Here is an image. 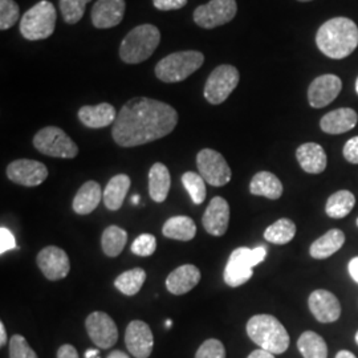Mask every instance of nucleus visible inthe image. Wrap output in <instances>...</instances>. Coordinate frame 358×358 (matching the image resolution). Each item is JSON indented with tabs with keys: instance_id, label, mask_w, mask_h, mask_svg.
I'll return each instance as SVG.
<instances>
[{
	"instance_id": "53",
	"label": "nucleus",
	"mask_w": 358,
	"mask_h": 358,
	"mask_svg": "<svg viewBox=\"0 0 358 358\" xmlns=\"http://www.w3.org/2000/svg\"><path fill=\"white\" fill-rule=\"evenodd\" d=\"M355 88H356V92H357V94H358V77H357V80H356V87H355Z\"/></svg>"
},
{
	"instance_id": "26",
	"label": "nucleus",
	"mask_w": 358,
	"mask_h": 358,
	"mask_svg": "<svg viewBox=\"0 0 358 358\" xmlns=\"http://www.w3.org/2000/svg\"><path fill=\"white\" fill-rule=\"evenodd\" d=\"M171 186L170 171L164 164H154L149 171V194L150 198L157 203L166 201Z\"/></svg>"
},
{
	"instance_id": "54",
	"label": "nucleus",
	"mask_w": 358,
	"mask_h": 358,
	"mask_svg": "<svg viewBox=\"0 0 358 358\" xmlns=\"http://www.w3.org/2000/svg\"><path fill=\"white\" fill-rule=\"evenodd\" d=\"M356 343H357V345H358V331H357V333H356Z\"/></svg>"
},
{
	"instance_id": "48",
	"label": "nucleus",
	"mask_w": 358,
	"mask_h": 358,
	"mask_svg": "<svg viewBox=\"0 0 358 358\" xmlns=\"http://www.w3.org/2000/svg\"><path fill=\"white\" fill-rule=\"evenodd\" d=\"M336 358H357L352 352H349V350H340L337 355H336Z\"/></svg>"
},
{
	"instance_id": "31",
	"label": "nucleus",
	"mask_w": 358,
	"mask_h": 358,
	"mask_svg": "<svg viewBox=\"0 0 358 358\" xmlns=\"http://www.w3.org/2000/svg\"><path fill=\"white\" fill-rule=\"evenodd\" d=\"M297 348L304 358H328V346L320 334L307 331L297 340Z\"/></svg>"
},
{
	"instance_id": "30",
	"label": "nucleus",
	"mask_w": 358,
	"mask_h": 358,
	"mask_svg": "<svg viewBox=\"0 0 358 358\" xmlns=\"http://www.w3.org/2000/svg\"><path fill=\"white\" fill-rule=\"evenodd\" d=\"M355 205H356L355 194L348 190H340L328 198L325 205V213L328 214V217L333 219H343L350 214Z\"/></svg>"
},
{
	"instance_id": "5",
	"label": "nucleus",
	"mask_w": 358,
	"mask_h": 358,
	"mask_svg": "<svg viewBox=\"0 0 358 358\" xmlns=\"http://www.w3.org/2000/svg\"><path fill=\"white\" fill-rule=\"evenodd\" d=\"M205 63V56L199 51H179L162 59L155 65V76L158 80L174 84L185 81L195 73Z\"/></svg>"
},
{
	"instance_id": "4",
	"label": "nucleus",
	"mask_w": 358,
	"mask_h": 358,
	"mask_svg": "<svg viewBox=\"0 0 358 358\" xmlns=\"http://www.w3.org/2000/svg\"><path fill=\"white\" fill-rule=\"evenodd\" d=\"M161 41V32L153 24L133 28L121 41L120 57L127 64H140L148 60Z\"/></svg>"
},
{
	"instance_id": "25",
	"label": "nucleus",
	"mask_w": 358,
	"mask_h": 358,
	"mask_svg": "<svg viewBox=\"0 0 358 358\" xmlns=\"http://www.w3.org/2000/svg\"><path fill=\"white\" fill-rule=\"evenodd\" d=\"M250 192L252 195L276 201L282 195V183L275 174L269 171H259L251 179Z\"/></svg>"
},
{
	"instance_id": "37",
	"label": "nucleus",
	"mask_w": 358,
	"mask_h": 358,
	"mask_svg": "<svg viewBox=\"0 0 358 358\" xmlns=\"http://www.w3.org/2000/svg\"><path fill=\"white\" fill-rule=\"evenodd\" d=\"M20 20V10L13 0H0V29L7 31Z\"/></svg>"
},
{
	"instance_id": "3",
	"label": "nucleus",
	"mask_w": 358,
	"mask_h": 358,
	"mask_svg": "<svg viewBox=\"0 0 358 358\" xmlns=\"http://www.w3.org/2000/svg\"><path fill=\"white\" fill-rule=\"evenodd\" d=\"M248 337L263 350L282 355L289 346V334L280 321L271 315H256L247 322Z\"/></svg>"
},
{
	"instance_id": "6",
	"label": "nucleus",
	"mask_w": 358,
	"mask_h": 358,
	"mask_svg": "<svg viewBox=\"0 0 358 358\" xmlns=\"http://www.w3.org/2000/svg\"><path fill=\"white\" fill-rule=\"evenodd\" d=\"M266 256L267 248L263 245L252 250L247 247L234 250L224 268V282L232 288L243 285L252 278V268L264 262Z\"/></svg>"
},
{
	"instance_id": "32",
	"label": "nucleus",
	"mask_w": 358,
	"mask_h": 358,
	"mask_svg": "<svg viewBox=\"0 0 358 358\" xmlns=\"http://www.w3.org/2000/svg\"><path fill=\"white\" fill-rule=\"evenodd\" d=\"M128 242V232L118 227V226H109L103 231L101 238L103 254L109 257H117L120 255Z\"/></svg>"
},
{
	"instance_id": "36",
	"label": "nucleus",
	"mask_w": 358,
	"mask_h": 358,
	"mask_svg": "<svg viewBox=\"0 0 358 358\" xmlns=\"http://www.w3.org/2000/svg\"><path fill=\"white\" fill-rule=\"evenodd\" d=\"M90 0H60V11L66 24H76L84 13Z\"/></svg>"
},
{
	"instance_id": "16",
	"label": "nucleus",
	"mask_w": 358,
	"mask_h": 358,
	"mask_svg": "<svg viewBox=\"0 0 358 358\" xmlns=\"http://www.w3.org/2000/svg\"><path fill=\"white\" fill-rule=\"evenodd\" d=\"M125 344L136 358H148L153 352L154 337L150 327L141 320H133L127 328Z\"/></svg>"
},
{
	"instance_id": "7",
	"label": "nucleus",
	"mask_w": 358,
	"mask_h": 358,
	"mask_svg": "<svg viewBox=\"0 0 358 358\" xmlns=\"http://www.w3.org/2000/svg\"><path fill=\"white\" fill-rule=\"evenodd\" d=\"M57 13L48 0H41L31 7L20 19V34L29 41H38L52 36L56 28Z\"/></svg>"
},
{
	"instance_id": "12",
	"label": "nucleus",
	"mask_w": 358,
	"mask_h": 358,
	"mask_svg": "<svg viewBox=\"0 0 358 358\" xmlns=\"http://www.w3.org/2000/svg\"><path fill=\"white\" fill-rule=\"evenodd\" d=\"M87 332L93 344L100 349H109L118 340V329L115 320L105 312H93L85 321Z\"/></svg>"
},
{
	"instance_id": "40",
	"label": "nucleus",
	"mask_w": 358,
	"mask_h": 358,
	"mask_svg": "<svg viewBox=\"0 0 358 358\" xmlns=\"http://www.w3.org/2000/svg\"><path fill=\"white\" fill-rule=\"evenodd\" d=\"M195 358H226V349L217 338H210L199 346Z\"/></svg>"
},
{
	"instance_id": "38",
	"label": "nucleus",
	"mask_w": 358,
	"mask_h": 358,
	"mask_svg": "<svg viewBox=\"0 0 358 358\" xmlns=\"http://www.w3.org/2000/svg\"><path fill=\"white\" fill-rule=\"evenodd\" d=\"M157 250V239L152 234H141L133 244H131V252L134 255L148 256L153 255Z\"/></svg>"
},
{
	"instance_id": "14",
	"label": "nucleus",
	"mask_w": 358,
	"mask_h": 358,
	"mask_svg": "<svg viewBox=\"0 0 358 358\" xmlns=\"http://www.w3.org/2000/svg\"><path fill=\"white\" fill-rule=\"evenodd\" d=\"M7 177L16 185L34 187L48 178V169L34 159H16L7 167Z\"/></svg>"
},
{
	"instance_id": "29",
	"label": "nucleus",
	"mask_w": 358,
	"mask_h": 358,
	"mask_svg": "<svg viewBox=\"0 0 358 358\" xmlns=\"http://www.w3.org/2000/svg\"><path fill=\"white\" fill-rule=\"evenodd\" d=\"M162 234L169 239L189 242L196 235V224L190 217L179 215L170 217L162 227Z\"/></svg>"
},
{
	"instance_id": "42",
	"label": "nucleus",
	"mask_w": 358,
	"mask_h": 358,
	"mask_svg": "<svg viewBox=\"0 0 358 358\" xmlns=\"http://www.w3.org/2000/svg\"><path fill=\"white\" fill-rule=\"evenodd\" d=\"M154 7L159 11H176L187 4V0H153Z\"/></svg>"
},
{
	"instance_id": "20",
	"label": "nucleus",
	"mask_w": 358,
	"mask_h": 358,
	"mask_svg": "<svg viewBox=\"0 0 358 358\" xmlns=\"http://www.w3.org/2000/svg\"><path fill=\"white\" fill-rule=\"evenodd\" d=\"M201 282V271L192 264H183L174 269L166 279V288L170 294H180L190 292Z\"/></svg>"
},
{
	"instance_id": "2",
	"label": "nucleus",
	"mask_w": 358,
	"mask_h": 358,
	"mask_svg": "<svg viewBox=\"0 0 358 358\" xmlns=\"http://www.w3.org/2000/svg\"><path fill=\"white\" fill-rule=\"evenodd\" d=\"M316 44L327 57L345 59L357 50V24L348 17H333L319 28Z\"/></svg>"
},
{
	"instance_id": "10",
	"label": "nucleus",
	"mask_w": 358,
	"mask_h": 358,
	"mask_svg": "<svg viewBox=\"0 0 358 358\" xmlns=\"http://www.w3.org/2000/svg\"><path fill=\"white\" fill-rule=\"evenodd\" d=\"M236 0H211L207 4L196 7L192 17L196 26L205 29H213L230 23L236 16Z\"/></svg>"
},
{
	"instance_id": "56",
	"label": "nucleus",
	"mask_w": 358,
	"mask_h": 358,
	"mask_svg": "<svg viewBox=\"0 0 358 358\" xmlns=\"http://www.w3.org/2000/svg\"><path fill=\"white\" fill-rule=\"evenodd\" d=\"M356 224H357V227H358V217H357V220H356Z\"/></svg>"
},
{
	"instance_id": "49",
	"label": "nucleus",
	"mask_w": 358,
	"mask_h": 358,
	"mask_svg": "<svg viewBox=\"0 0 358 358\" xmlns=\"http://www.w3.org/2000/svg\"><path fill=\"white\" fill-rule=\"evenodd\" d=\"M108 358H130L129 357L127 353H124V352H121V350H113Z\"/></svg>"
},
{
	"instance_id": "15",
	"label": "nucleus",
	"mask_w": 358,
	"mask_h": 358,
	"mask_svg": "<svg viewBox=\"0 0 358 358\" xmlns=\"http://www.w3.org/2000/svg\"><path fill=\"white\" fill-rule=\"evenodd\" d=\"M343 90V81L336 75L316 77L308 88V101L315 109L325 108L333 103Z\"/></svg>"
},
{
	"instance_id": "34",
	"label": "nucleus",
	"mask_w": 358,
	"mask_h": 358,
	"mask_svg": "<svg viewBox=\"0 0 358 358\" xmlns=\"http://www.w3.org/2000/svg\"><path fill=\"white\" fill-rule=\"evenodd\" d=\"M146 280L145 269L133 268L122 272L115 280V287L127 296H134L138 294Z\"/></svg>"
},
{
	"instance_id": "44",
	"label": "nucleus",
	"mask_w": 358,
	"mask_h": 358,
	"mask_svg": "<svg viewBox=\"0 0 358 358\" xmlns=\"http://www.w3.org/2000/svg\"><path fill=\"white\" fill-rule=\"evenodd\" d=\"M57 358H78L76 348L69 344L60 346L57 350Z\"/></svg>"
},
{
	"instance_id": "50",
	"label": "nucleus",
	"mask_w": 358,
	"mask_h": 358,
	"mask_svg": "<svg viewBox=\"0 0 358 358\" xmlns=\"http://www.w3.org/2000/svg\"><path fill=\"white\" fill-rule=\"evenodd\" d=\"M97 350H93V349H90V350H87V353H85V358H92L94 357V356H97Z\"/></svg>"
},
{
	"instance_id": "13",
	"label": "nucleus",
	"mask_w": 358,
	"mask_h": 358,
	"mask_svg": "<svg viewBox=\"0 0 358 358\" xmlns=\"http://www.w3.org/2000/svg\"><path fill=\"white\" fill-rule=\"evenodd\" d=\"M36 262L43 275L51 282L63 280L71 271L69 256L66 255L64 250L55 245H48L43 248L38 252Z\"/></svg>"
},
{
	"instance_id": "11",
	"label": "nucleus",
	"mask_w": 358,
	"mask_h": 358,
	"mask_svg": "<svg viewBox=\"0 0 358 358\" xmlns=\"http://www.w3.org/2000/svg\"><path fill=\"white\" fill-rule=\"evenodd\" d=\"M196 166L206 182L214 187H222L231 180L230 166L222 154L213 149H202L196 155Z\"/></svg>"
},
{
	"instance_id": "41",
	"label": "nucleus",
	"mask_w": 358,
	"mask_h": 358,
	"mask_svg": "<svg viewBox=\"0 0 358 358\" xmlns=\"http://www.w3.org/2000/svg\"><path fill=\"white\" fill-rule=\"evenodd\" d=\"M13 248H16V242H15L13 232L6 227H1L0 229V254L4 255L7 251H11Z\"/></svg>"
},
{
	"instance_id": "27",
	"label": "nucleus",
	"mask_w": 358,
	"mask_h": 358,
	"mask_svg": "<svg viewBox=\"0 0 358 358\" xmlns=\"http://www.w3.org/2000/svg\"><path fill=\"white\" fill-rule=\"evenodd\" d=\"M345 243V235L341 230L333 229L329 230L327 234H324L321 238H319L316 242H313L310 248H309V254L313 259H328L333 254H336L338 250H341V247Z\"/></svg>"
},
{
	"instance_id": "51",
	"label": "nucleus",
	"mask_w": 358,
	"mask_h": 358,
	"mask_svg": "<svg viewBox=\"0 0 358 358\" xmlns=\"http://www.w3.org/2000/svg\"><path fill=\"white\" fill-rule=\"evenodd\" d=\"M140 202V196L138 195H134L133 198H131V203H134V205H137Z\"/></svg>"
},
{
	"instance_id": "18",
	"label": "nucleus",
	"mask_w": 358,
	"mask_h": 358,
	"mask_svg": "<svg viewBox=\"0 0 358 358\" xmlns=\"http://www.w3.org/2000/svg\"><path fill=\"white\" fill-rule=\"evenodd\" d=\"M125 0H97L92 8V23L99 29L118 26L125 15Z\"/></svg>"
},
{
	"instance_id": "52",
	"label": "nucleus",
	"mask_w": 358,
	"mask_h": 358,
	"mask_svg": "<svg viewBox=\"0 0 358 358\" xmlns=\"http://www.w3.org/2000/svg\"><path fill=\"white\" fill-rule=\"evenodd\" d=\"M171 327V321L167 320L166 321V328H170Z\"/></svg>"
},
{
	"instance_id": "43",
	"label": "nucleus",
	"mask_w": 358,
	"mask_h": 358,
	"mask_svg": "<svg viewBox=\"0 0 358 358\" xmlns=\"http://www.w3.org/2000/svg\"><path fill=\"white\" fill-rule=\"evenodd\" d=\"M343 153L348 162L358 165V136L346 141Z\"/></svg>"
},
{
	"instance_id": "45",
	"label": "nucleus",
	"mask_w": 358,
	"mask_h": 358,
	"mask_svg": "<svg viewBox=\"0 0 358 358\" xmlns=\"http://www.w3.org/2000/svg\"><path fill=\"white\" fill-rule=\"evenodd\" d=\"M348 271H349V275L352 276V279L358 284V256L353 257V259L349 262Z\"/></svg>"
},
{
	"instance_id": "55",
	"label": "nucleus",
	"mask_w": 358,
	"mask_h": 358,
	"mask_svg": "<svg viewBox=\"0 0 358 358\" xmlns=\"http://www.w3.org/2000/svg\"><path fill=\"white\" fill-rule=\"evenodd\" d=\"M299 1H303V3H306V1H312V0H299Z\"/></svg>"
},
{
	"instance_id": "39",
	"label": "nucleus",
	"mask_w": 358,
	"mask_h": 358,
	"mask_svg": "<svg viewBox=\"0 0 358 358\" xmlns=\"http://www.w3.org/2000/svg\"><path fill=\"white\" fill-rule=\"evenodd\" d=\"M10 358H38V355L23 336L15 334L10 341Z\"/></svg>"
},
{
	"instance_id": "28",
	"label": "nucleus",
	"mask_w": 358,
	"mask_h": 358,
	"mask_svg": "<svg viewBox=\"0 0 358 358\" xmlns=\"http://www.w3.org/2000/svg\"><path fill=\"white\" fill-rule=\"evenodd\" d=\"M130 178L127 174H118L110 179L103 190V203L108 210L117 211L122 207L130 189Z\"/></svg>"
},
{
	"instance_id": "22",
	"label": "nucleus",
	"mask_w": 358,
	"mask_h": 358,
	"mask_svg": "<svg viewBox=\"0 0 358 358\" xmlns=\"http://www.w3.org/2000/svg\"><path fill=\"white\" fill-rule=\"evenodd\" d=\"M358 115L352 108H340L321 118L320 128L327 134H343L357 125Z\"/></svg>"
},
{
	"instance_id": "46",
	"label": "nucleus",
	"mask_w": 358,
	"mask_h": 358,
	"mask_svg": "<svg viewBox=\"0 0 358 358\" xmlns=\"http://www.w3.org/2000/svg\"><path fill=\"white\" fill-rule=\"evenodd\" d=\"M247 358H275V356H273L272 353L267 352V350L256 349V350H254Z\"/></svg>"
},
{
	"instance_id": "23",
	"label": "nucleus",
	"mask_w": 358,
	"mask_h": 358,
	"mask_svg": "<svg viewBox=\"0 0 358 358\" xmlns=\"http://www.w3.org/2000/svg\"><path fill=\"white\" fill-rule=\"evenodd\" d=\"M296 158L301 169L309 174H320L328 164V158L322 146L315 142L303 143L296 150Z\"/></svg>"
},
{
	"instance_id": "33",
	"label": "nucleus",
	"mask_w": 358,
	"mask_h": 358,
	"mask_svg": "<svg viewBox=\"0 0 358 358\" xmlns=\"http://www.w3.org/2000/svg\"><path fill=\"white\" fill-rule=\"evenodd\" d=\"M296 235V224L291 219L282 217L264 231V239L272 244L289 243Z\"/></svg>"
},
{
	"instance_id": "47",
	"label": "nucleus",
	"mask_w": 358,
	"mask_h": 358,
	"mask_svg": "<svg viewBox=\"0 0 358 358\" xmlns=\"http://www.w3.org/2000/svg\"><path fill=\"white\" fill-rule=\"evenodd\" d=\"M7 343V332L3 322H0V345L4 346Z\"/></svg>"
},
{
	"instance_id": "1",
	"label": "nucleus",
	"mask_w": 358,
	"mask_h": 358,
	"mask_svg": "<svg viewBox=\"0 0 358 358\" xmlns=\"http://www.w3.org/2000/svg\"><path fill=\"white\" fill-rule=\"evenodd\" d=\"M177 124L178 113L171 105L137 97L125 103L117 115L112 137L118 146L134 148L166 137Z\"/></svg>"
},
{
	"instance_id": "8",
	"label": "nucleus",
	"mask_w": 358,
	"mask_h": 358,
	"mask_svg": "<svg viewBox=\"0 0 358 358\" xmlns=\"http://www.w3.org/2000/svg\"><path fill=\"white\" fill-rule=\"evenodd\" d=\"M34 146L40 153L53 158L72 159L78 154L76 143L63 129L57 127H45L38 130L34 137Z\"/></svg>"
},
{
	"instance_id": "35",
	"label": "nucleus",
	"mask_w": 358,
	"mask_h": 358,
	"mask_svg": "<svg viewBox=\"0 0 358 358\" xmlns=\"http://www.w3.org/2000/svg\"><path fill=\"white\" fill-rule=\"evenodd\" d=\"M183 187L187 190L195 205H202L206 199V180L201 174L187 171L182 176Z\"/></svg>"
},
{
	"instance_id": "9",
	"label": "nucleus",
	"mask_w": 358,
	"mask_h": 358,
	"mask_svg": "<svg viewBox=\"0 0 358 358\" xmlns=\"http://www.w3.org/2000/svg\"><path fill=\"white\" fill-rule=\"evenodd\" d=\"M241 80L239 71L234 65L217 66L207 78L205 84V99L213 105L224 103Z\"/></svg>"
},
{
	"instance_id": "17",
	"label": "nucleus",
	"mask_w": 358,
	"mask_h": 358,
	"mask_svg": "<svg viewBox=\"0 0 358 358\" xmlns=\"http://www.w3.org/2000/svg\"><path fill=\"white\" fill-rule=\"evenodd\" d=\"M230 223V206L222 196H215L207 206L202 217V224L207 234L213 236H223Z\"/></svg>"
},
{
	"instance_id": "24",
	"label": "nucleus",
	"mask_w": 358,
	"mask_h": 358,
	"mask_svg": "<svg viewBox=\"0 0 358 358\" xmlns=\"http://www.w3.org/2000/svg\"><path fill=\"white\" fill-rule=\"evenodd\" d=\"M101 198H103V192L100 185L96 180H88L80 187L73 198V211L78 215H88L100 205Z\"/></svg>"
},
{
	"instance_id": "19",
	"label": "nucleus",
	"mask_w": 358,
	"mask_h": 358,
	"mask_svg": "<svg viewBox=\"0 0 358 358\" xmlns=\"http://www.w3.org/2000/svg\"><path fill=\"white\" fill-rule=\"evenodd\" d=\"M308 306L312 315L320 322H334L341 316V306L338 299L332 292L325 289L313 291L309 296Z\"/></svg>"
},
{
	"instance_id": "21",
	"label": "nucleus",
	"mask_w": 358,
	"mask_h": 358,
	"mask_svg": "<svg viewBox=\"0 0 358 358\" xmlns=\"http://www.w3.org/2000/svg\"><path fill=\"white\" fill-rule=\"evenodd\" d=\"M117 113L115 106L108 103L99 105H85L78 110V120L84 127L90 129L106 128L115 124Z\"/></svg>"
}]
</instances>
